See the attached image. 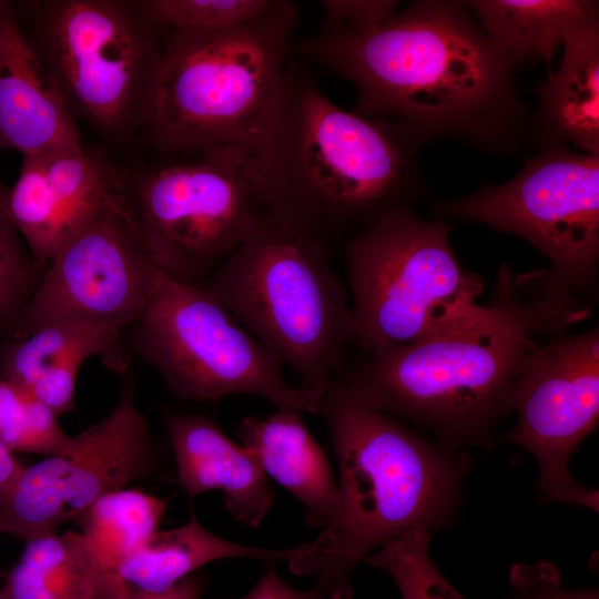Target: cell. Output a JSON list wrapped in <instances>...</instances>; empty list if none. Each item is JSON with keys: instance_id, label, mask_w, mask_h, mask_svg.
<instances>
[{"instance_id": "cell-28", "label": "cell", "mask_w": 599, "mask_h": 599, "mask_svg": "<svg viewBox=\"0 0 599 599\" xmlns=\"http://www.w3.org/2000/svg\"><path fill=\"white\" fill-rule=\"evenodd\" d=\"M150 19L167 31L233 27L266 11L274 0H140Z\"/></svg>"}, {"instance_id": "cell-31", "label": "cell", "mask_w": 599, "mask_h": 599, "mask_svg": "<svg viewBox=\"0 0 599 599\" xmlns=\"http://www.w3.org/2000/svg\"><path fill=\"white\" fill-rule=\"evenodd\" d=\"M243 599H328V597L317 586L309 590H297L287 585L274 568H270Z\"/></svg>"}, {"instance_id": "cell-15", "label": "cell", "mask_w": 599, "mask_h": 599, "mask_svg": "<svg viewBox=\"0 0 599 599\" xmlns=\"http://www.w3.org/2000/svg\"><path fill=\"white\" fill-rule=\"evenodd\" d=\"M119 186L83 145L22 156L8 210L34 264L44 268L61 245Z\"/></svg>"}, {"instance_id": "cell-10", "label": "cell", "mask_w": 599, "mask_h": 599, "mask_svg": "<svg viewBox=\"0 0 599 599\" xmlns=\"http://www.w3.org/2000/svg\"><path fill=\"white\" fill-rule=\"evenodd\" d=\"M129 341L180 399L250 394L277 408L319 413L321 395L291 386L282 375L283 363L203 286L180 283L160 271Z\"/></svg>"}, {"instance_id": "cell-22", "label": "cell", "mask_w": 599, "mask_h": 599, "mask_svg": "<svg viewBox=\"0 0 599 599\" xmlns=\"http://www.w3.org/2000/svg\"><path fill=\"white\" fill-rule=\"evenodd\" d=\"M475 13L493 44L516 67L542 60L548 72L558 49L577 27L599 18L598 2L588 0H473Z\"/></svg>"}, {"instance_id": "cell-5", "label": "cell", "mask_w": 599, "mask_h": 599, "mask_svg": "<svg viewBox=\"0 0 599 599\" xmlns=\"http://www.w3.org/2000/svg\"><path fill=\"white\" fill-rule=\"evenodd\" d=\"M297 7L284 0L243 23L167 31L143 130L163 154L252 148L285 69Z\"/></svg>"}, {"instance_id": "cell-9", "label": "cell", "mask_w": 599, "mask_h": 599, "mask_svg": "<svg viewBox=\"0 0 599 599\" xmlns=\"http://www.w3.org/2000/svg\"><path fill=\"white\" fill-rule=\"evenodd\" d=\"M195 158L120 176L135 233L167 277L202 286L247 238L262 209L251 148L206 149Z\"/></svg>"}, {"instance_id": "cell-3", "label": "cell", "mask_w": 599, "mask_h": 599, "mask_svg": "<svg viewBox=\"0 0 599 599\" xmlns=\"http://www.w3.org/2000/svg\"><path fill=\"white\" fill-rule=\"evenodd\" d=\"M423 145L399 123L336 105L286 62L251 148L261 209L329 246L428 197Z\"/></svg>"}, {"instance_id": "cell-1", "label": "cell", "mask_w": 599, "mask_h": 599, "mask_svg": "<svg viewBox=\"0 0 599 599\" xmlns=\"http://www.w3.org/2000/svg\"><path fill=\"white\" fill-rule=\"evenodd\" d=\"M288 51L348 80L354 112L395 121L422 145L448 138L506 155L531 145L516 65L464 1H414L372 29H318Z\"/></svg>"}, {"instance_id": "cell-27", "label": "cell", "mask_w": 599, "mask_h": 599, "mask_svg": "<svg viewBox=\"0 0 599 599\" xmlns=\"http://www.w3.org/2000/svg\"><path fill=\"white\" fill-rule=\"evenodd\" d=\"M8 191L0 182V332L12 336L43 271L11 221Z\"/></svg>"}, {"instance_id": "cell-7", "label": "cell", "mask_w": 599, "mask_h": 599, "mask_svg": "<svg viewBox=\"0 0 599 599\" xmlns=\"http://www.w3.org/2000/svg\"><path fill=\"white\" fill-rule=\"evenodd\" d=\"M73 115L110 140L143 129L164 32L140 0L11 1Z\"/></svg>"}, {"instance_id": "cell-23", "label": "cell", "mask_w": 599, "mask_h": 599, "mask_svg": "<svg viewBox=\"0 0 599 599\" xmlns=\"http://www.w3.org/2000/svg\"><path fill=\"white\" fill-rule=\"evenodd\" d=\"M294 554V548L273 550L226 540L205 529L192 514L185 525L152 534L122 564L118 575L134 589L160 592L219 559L252 558L265 562H287Z\"/></svg>"}, {"instance_id": "cell-18", "label": "cell", "mask_w": 599, "mask_h": 599, "mask_svg": "<svg viewBox=\"0 0 599 599\" xmlns=\"http://www.w3.org/2000/svg\"><path fill=\"white\" fill-rule=\"evenodd\" d=\"M531 145H566L599 156V18L565 39L557 70L537 90Z\"/></svg>"}, {"instance_id": "cell-21", "label": "cell", "mask_w": 599, "mask_h": 599, "mask_svg": "<svg viewBox=\"0 0 599 599\" xmlns=\"http://www.w3.org/2000/svg\"><path fill=\"white\" fill-rule=\"evenodd\" d=\"M130 586L106 575L81 532H51L26 541L0 599H125Z\"/></svg>"}, {"instance_id": "cell-32", "label": "cell", "mask_w": 599, "mask_h": 599, "mask_svg": "<svg viewBox=\"0 0 599 599\" xmlns=\"http://www.w3.org/2000/svg\"><path fill=\"white\" fill-rule=\"evenodd\" d=\"M203 586V580L200 577L191 575L160 592L143 591L130 587L125 599H200Z\"/></svg>"}, {"instance_id": "cell-20", "label": "cell", "mask_w": 599, "mask_h": 599, "mask_svg": "<svg viewBox=\"0 0 599 599\" xmlns=\"http://www.w3.org/2000/svg\"><path fill=\"white\" fill-rule=\"evenodd\" d=\"M122 332L82 319L48 323L4 348L1 378L27 390L35 380L73 389L82 363L93 355L110 370L124 373L129 358L122 346Z\"/></svg>"}, {"instance_id": "cell-4", "label": "cell", "mask_w": 599, "mask_h": 599, "mask_svg": "<svg viewBox=\"0 0 599 599\" xmlns=\"http://www.w3.org/2000/svg\"><path fill=\"white\" fill-rule=\"evenodd\" d=\"M318 414L337 456V500L324 530L294 548L287 565L316 576L328 599H348L355 567L375 549L451 521L469 460L366 404L337 377L321 395Z\"/></svg>"}, {"instance_id": "cell-19", "label": "cell", "mask_w": 599, "mask_h": 599, "mask_svg": "<svg viewBox=\"0 0 599 599\" xmlns=\"http://www.w3.org/2000/svg\"><path fill=\"white\" fill-rule=\"evenodd\" d=\"M301 414L294 408H278L264 419L246 417L237 426V437L265 474L304 505L306 522L325 527L335 509L337 483Z\"/></svg>"}, {"instance_id": "cell-6", "label": "cell", "mask_w": 599, "mask_h": 599, "mask_svg": "<svg viewBox=\"0 0 599 599\" xmlns=\"http://www.w3.org/2000/svg\"><path fill=\"white\" fill-rule=\"evenodd\" d=\"M263 346L323 394L357 326L329 246L262 210L247 238L202 285Z\"/></svg>"}, {"instance_id": "cell-17", "label": "cell", "mask_w": 599, "mask_h": 599, "mask_svg": "<svg viewBox=\"0 0 599 599\" xmlns=\"http://www.w3.org/2000/svg\"><path fill=\"white\" fill-rule=\"evenodd\" d=\"M165 425L186 495L220 490L236 520L257 527L272 506L274 491L256 456L204 416L169 414Z\"/></svg>"}, {"instance_id": "cell-29", "label": "cell", "mask_w": 599, "mask_h": 599, "mask_svg": "<svg viewBox=\"0 0 599 599\" xmlns=\"http://www.w3.org/2000/svg\"><path fill=\"white\" fill-rule=\"evenodd\" d=\"M509 585L510 595L506 599H599L597 588L567 589L559 569L546 561L514 565Z\"/></svg>"}, {"instance_id": "cell-25", "label": "cell", "mask_w": 599, "mask_h": 599, "mask_svg": "<svg viewBox=\"0 0 599 599\" xmlns=\"http://www.w3.org/2000/svg\"><path fill=\"white\" fill-rule=\"evenodd\" d=\"M0 441L13 454H65L72 443L54 413L27 389L0 377Z\"/></svg>"}, {"instance_id": "cell-30", "label": "cell", "mask_w": 599, "mask_h": 599, "mask_svg": "<svg viewBox=\"0 0 599 599\" xmlns=\"http://www.w3.org/2000/svg\"><path fill=\"white\" fill-rule=\"evenodd\" d=\"M390 0H324L323 19L318 29L364 31L379 26L397 10Z\"/></svg>"}, {"instance_id": "cell-26", "label": "cell", "mask_w": 599, "mask_h": 599, "mask_svg": "<svg viewBox=\"0 0 599 599\" xmlns=\"http://www.w3.org/2000/svg\"><path fill=\"white\" fill-rule=\"evenodd\" d=\"M433 535L422 528L413 529L383 545L364 561L386 571L402 599H465L433 561Z\"/></svg>"}, {"instance_id": "cell-24", "label": "cell", "mask_w": 599, "mask_h": 599, "mask_svg": "<svg viewBox=\"0 0 599 599\" xmlns=\"http://www.w3.org/2000/svg\"><path fill=\"white\" fill-rule=\"evenodd\" d=\"M166 500L122 488L102 496L80 518L81 534L101 569L119 577L122 564L158 530Z\"/></svg>"}, {"instance_id": "cell-14", "label": "cell", "mask_w": 599, "mask_h": 599, "mask_svg": "<svg viewBox=\"0 0 599 599\" xmlns=\"http://www.w3.org/2000/svg\"><path fill=\"white\" fill-rule=\"evenodd\" d=\"M152 464L149 428L125 379L108 417L72 437L65 454L23 468L0 498V532L24 541L55 532L102 496L144 477Z\"/></svg>"}, {"instance_id": "cell-33", "label": "cell", "mask_w": 599, "mask_h": 599, "mask_svg": "<svg viewBox=\"0 0 599 599\" xmlns=\"http://www.w3.org/2000/svg\"><path fill=\"white\" fill-rule=\"evenodd\" d=\"M24 466L0 441V498L11 487Z\"/></svg>"}, {"instance_id": "cell-8", "label": "cell", "mask_w": 599, "mask_h": 599, "mask_svg": "<svg viewBox=\"0 0 599 599\" xmlns=\"http://www.w3.org/2000/svg\"><path fill=\"white\" fill-rule=\"evenodd\" d=\"M450 230L443 219L425 220L398 206L347 240L351 308L362 353L410 344L480 307L484 280L458 262Z\"/></svg>"}, {"instance_id": "cell-12", "label": "cell", "mask_w": 599, "mask_h": 599, "mask_svg": "<svg viewBox=\"0 0 599 599\" xmlns=\"http://www.w3.org/2000/svg\"><path fill=\"white\" fill-rule=\"evenodd\" d=\"M517 414L506 440L537 460L539 502L579 505L598 512L597 489L580 485L570 458L599 419V327L544 342L509 388L506 412Z\"/></svg>"}, {"instance_id": "cell-11", "label": "cell", "mask_w": 599, "mask_h": 599, "mask_svg": "<svg viewBox=\"0 0 599 599\" xmlns=\"http://www.w3.org/2000/svg\"><path fill=\"white\" fill-rule=\"evenodd\" d=\"M440 216L520 236L550 262L551 275L587 298L599 266V156L548 145L511 180L436 206Z\"/></svg>"}, {"instance_id": "cell-2", "label": "cell", "mask_w": 599, "mask_h": 599, "mask_svg": "<svg viewBox=\"0 0 599 599\" xmlns=\"http://www.w3.org/2000/svg\"><path fill=\"white\" fill-rule=\"evenodd\" d=\"M591 314L549 270L505 264L493 300L416 342L362 353L337 378L372 407L430 430L448 450L486 440L509 388L544 343Z\"/></svg>"}, {"instance_id": "cell-13", "label": "cell", "mask_w": 599, "mask_h": 599, "mask_svg": "<svg viewBox=\"0 0 599 599\" xmlns=\"http://www.w3.org/2000/svg\"><path fill=\"white\" fill-rule=\"evenodd\" d=\"M159 272L118 186L50 260L11 337L60 319L124 331L144 313Z\"/></svg>"}, {"instance_id": "cell-16", "label": "cell", "mask_w": 599, "mask_h": 599, "mask_svg": "<svg viewBox=\"0 0 599 599\" xmlns=\"http://www.w3.org/2000/svg\"><path fill=\"white\" fill-rule=\"evenodd\" d=\"M75 116L22 31L11 1L0 0V152L47 154L81 146Z\"/></svg>"}]
</instances>
